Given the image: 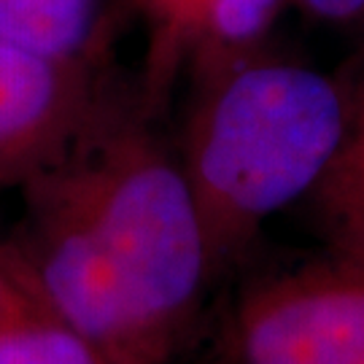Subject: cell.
Listing matches in <instances>:
<instances>
[{
	"label": "cell",
	"mask_w": 364,
	"mask_h": 364,
	"mask_svg": "<svg viewBox=\"0 0 364 364\" xmlns=\"http://www.w3.org/2000/svg\"><path fill=\"white\" fill-rule=\"evenodd\" d=\"M149 30L141 95L159 114L181 70L264 43L287 0H124Z\"/></svg>",
	"instance_id": "5"
},
{
	"label": "cell",
	"mask_w": 364,
	"mask_h": 364,
	"mask_svg": "<svg viewBox=\"0 0 364 364\" xmlns=\"http://www.w3.org/2000/svg\"><path fill=\"white\" fill-rule=\"evenodd\" d=\"M203 364H364V267L326 251L246 281Z\"/></svg>",
	"instance_id": "3"
},
{
	"label": "cell",
	"mask_w": 364,
	"mask_h": 364,
	"mask_svg": "<svg viewBox=\"0 0 364 364\" xmlns=\"http://www.w3.org/2000/svg\"><path fill=\"white\" fill-rule=\"evenodd\" d=\"M176 154L203 224L213 284L264 221L313 192L338 154L353 84L264 43L189 73Z\"/></svg>",
	"instance_id": "2"
},
{
	"label": "cell",
	"mask_w": 364,
	"mask_h": 364,
	"mask_svg": "<svg viewBox=\"0 0 364 364\" xmlns=\"http://www.w3.org/2000/svg\"><path fill=\"white\" fill-rule=\"evenodd\" d=\"M103 0H0V43L52 60L105 57Z\"/></svg>",
	"instance_id": "7"
},
{
	"label": "cell",
	"mask_w": 364,
	"mask_h": 364,
	"mask_svg": "<svg viewBox=\"0 0 364 364\" xmlns=\"http://www.w3.org/2000/svg\"><path fill=\"white\" fill-rule=\"evenodd\" d=\"M305 200L326 251L364 267V73L353 84L343 144Z\"/></svg>",
	"instance_id": "6"
},
{
	"label": "cell",
	"mask_w": 364,
	"mask_h": 364,
	"mask_svg": "<svg viewBox=\"0 0 364 364\" xmlns=\"http://www.w3.org/2000/svg\"><path fill=\"white\" fill-rule=\"evenodd\" d=\"M141 90L114 84L97 114L27 186L11 251L33 297L114 364H170L213 287L176 146Z\"/></svg>",
	"instance_id": "1"
},
{
	"label": "cell",
	"mask_w": 364,
	"mask_h": 364,
	"mask_svg": "<svg viewBox=\"0 0 364 364\" xmlns=\"http://www.w3.org/2000/svg\"><path fill=\"white\" fill-rule=\"evenodd\" d=\"M114 84L105 57L52 60L0 43V183H25L57 162Z\"/></svg>",
	"instance_id": "4"
},
{
	"label": "cell",
	"mask_w": 364,
	"mask_h": 364,
	"mask_svg": "<svg viewBox=\"0 0 364 364\" xmlns=\"http://www.w3.org/2000/svg\"><path fill=\"white\" fill-rule=\"evenodd\" d=\"M291 3L326 25L364 27V0H291Z\"/></svg>",
	"instance_id": "10"
},
{
	"label": "cell",
	"mask_w": 364,
	"mask_h": 364,
	"mask_svg": "<svg viewBox=\"0 0 364 364\" xmlns=\"http://www.w3.org/2000/svg\"><path fill=\"white\" fill-rule=\"evenodd\" d=\"M0 364H114L95 343L33 299L0 324Z\"/></svg>",
	"instance_id": "8"
},
{
	"label": "cell",
	"mask_w": 364,
	"mask_h": 364,
	"mask_svg": "<svg viewBox=\"0 0 364 364\" xmlns=\"http://www.w3.org/2000/svg\"><path fill=\"white\" fill-rule=\"evenodd\" d=\"M33 291L27 289L25 278L19 273L11 251L0 248V324L9 321L14 313H19L25 305L33 302Z\"/></svg>",
	"instance_id": "9"
}]
</instances>
